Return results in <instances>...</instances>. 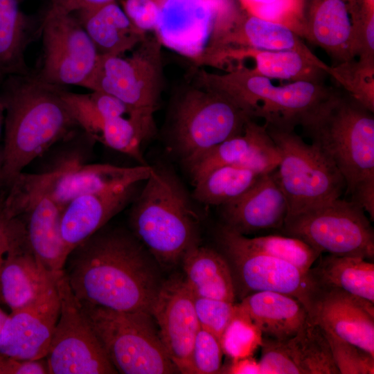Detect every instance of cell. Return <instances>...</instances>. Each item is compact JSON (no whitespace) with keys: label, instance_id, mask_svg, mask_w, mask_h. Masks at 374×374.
Returning a JSON list of instances; mask_svg holds the SVG:
<instances>
[{"label":"cell","instance_id":"6da1fadb","mask_svg":"<svg viewBox=\"0 0 374 374\" xmlns=\"http://www.w3.org/2000/svg\"><path fill=\"white\" fill-rule=\"evenodd\" d=\"M153 258L131 231L105 225L69 252L62 271L80 303L150 313L162 284Z\"/></svg>","mask_w":374,"mask_h":374},{"label":"cell","instance_id":"7a4b0ae2","mask_svg":"<svg viewBox=\"0 0 374 374\" xmlns=\"http://www.w3.org/2000/svg\"><path fill=\"white\" fill-rule=\"evenodd\" d=\"M0 99L4 109L0 184L8 187L55 143L80 127L61 96L60 86L36 75H7Z\"/></svg>","mask_w":374,"mask_h":374},{"label":"cell","instance_id":"3957f363","mask_svg":"<svg viewBox=\"0 0 374 374\" xmlns=\"http://www.w3.org/2000/svg\"><path fill=\"white\" fill-rule=\"evenodd\" d=\"M132 202V233L159 263L170 266L198 244L199 215L186 189L170 170L154 167Z\"/></svg>","mask_w":374,"mask_h":374},{"label":"cell","instance_id":"277c9868","mask_svg":"<svg viewBox=\"0 0 374 374\" xmlns=\"http://www.w3.org/2000/svg\"><path fill=\"white\" fill-rule=\"evenodd\" d=\"M270 79L244 70L224 74L201 71L197 81L230 97L251 118L267 127L294 130L309 124L335 90L322 80H299L276 85Z\"/></svg>","mask_w":374,"mask_h":374},{"label":"cell","instance_id":"5b68a950","mask_svg":"<svg viewBox=\"0 0 374 374\" xmlns=\"http://www.w3.org/2000/svg\"><path fill=\"white\" fill-rule=\"evenodd\" d=\"M303 129L339 170L346 193L374 184L373 112L335 91Z\"/></svg>","mask_w":374,"mask_h":374},{"label":"cell","instance_id":"8992f818","mask_svg":"<svg viewBox=\"0 0 374 374\" xmlns=\"http://www.w3.org/2000/svg\"><path fill=\"white\" fill-rule=\"evenodd\" d=\"M80 303L118 373H179L150 312L116 311Z\"/></svg>","mask_w":374,"mask_h":374},{"label":"cell","instance_id":"52a82bcc","mask_svg":"<svg viewBox=\"0 0 374 374\" xmlns=\"http://www.w3.org/2000/svg\"><path fill=\"white\" fill-rule=\"evenodd\" d=\"M240 12L234 0H163L155 37L196 64L208 65Z\"/></svg>","mask_w":374,"mask_h":374},{"label":"cell","instance_id":"ba28073f","mask_svg":"<svg viewBox=\"0 0 374 374\" xmlns=\"http://www.w3.org/2000/svg\"><path fill=\"white\" fill-rule=\"evenodd\" d=\"M250 119L227 95L197 81L179 98L175 109L171 132L175 149L188 166L242 133Z\"/></svg>","mask_w":374,"mask_h":374},{"label":"cell","instance_id":"9c48e42d","mask_svg":"<svg viewBox=\"0 0 374 374\" xmlns=\"http://www.w3.org/2000/svg\"><path fill=\"white\" fill-rule=\"evenodd\" d=\"M266 127L280 154L274 175L287 202V217L341 197L345 180L317 145L305 143L294 130Z\"/></svg>","mask_w":374,"mask_h":374},{"label":"cell","instance_id":"30bf717a","mask_svg":"<svg viewBox=\"0 0 374 374\" xmlns=\"http://www.w3.org/2000/svg\"><path fill=\"white\" fill-rule=\"evenodd\" d=\"M152 166L132 167L71 161L40 173H20L8 186L10 206L21 211L31 198L46 195L62 208L76 197L119 186L139 184L150 176Z\"/></svg>","mask_w":374,"mask_h":374},{"label":"cell","instance_id":"8fae6325","mask_svg":"<svg viewBox=\"0 0 374 374\" xmlns=\"http://www.w3.org/2000/svg\"><path fill=\"white\" fill-rule=\"evenodd\" d=\"M364 209L341 197L286 217L280 231L321 254L358 256L373 261L374 230Z\"/></svg>","mask_w":374,"mask_h":374},{"label":"cell","instance_id":"7c38bea8","mask_svg":"<svg viewBox=\"0 0 374 374\" xmlns=\"http://www.w3.org/2000/svg\"><path fill=\"white\" fill-rule=\"evenodd\" d=\"M161 44L146 37L130 55H100L82 87L108 93L123 101L134 116L154 120L162 84Z\"/></svg>","mask_w":374,"mask_h":374},{"label":"cell","instance_id":"4fadbf2b","mask_svg":"<svg viewBox=\"0 0 374 374\" xmlns=\"http://www.w3.org/2000/svg\"><path fill=\"white\" fill-rule=\"evenodd\" d=\"M56 287L60 315L46 356L49 374L118 373L63 271Z\"/></svg>","mask_w":374,"mask_h":374},{"label":"cell","instance_id":"5bb4252c","mask_svg":"<svg viewBox=\"0 0 374 374\" xmlns=\"http://www.w3.org/2000/svg\"><path fill=\"white\" fill-rule=\"evenodd\" d=\"M220 251L230 267L235 298L257 292H275L299 300L308 314L318 287L308 271L280 259L247 249L229 238L219 227L216 233Z\"/></svg>","mask_w":374,"mask_h":374},{"label":"cell","instance_id":"9a60e30c","mask_svg":"<svg viewBox=\"0 0 374 374\" xmlns=\"http://www.w3.org/2000/svg\"><path fill=\"white\" fill-rule=\"evenodd\" d=\"M44 50L39 80L53 85L82 87L96 65L99 53L73 14L47 11L41 24Z\"/></svg>","mask_w":374,"mask_h":374},{"label":"cell","instance_id":"2e32d148","mask_svg":"<svg viewBox=\"0 0 374 374\" xmlns=\"http://www.w3.org/2000/svg\"><path fill=\"white\" fill-rule=\"evenodd\" d=\"M194 298L184 278L171 277L162 283L150 308L168 356L184 374H193L191 353L200 328Z\"/></svg>","mask_w":374,"mask_h":374},{"label":"cell","instance_id":"e0dca14e","mask_svg":"<svg viewBox=\"0 0 374 374\" xmlns=\"http://www.w3.org/2000/svg\"><path fill=\"white\" fill-rule=\"evenodd\" d=\"M59 315L55 281L33 301L8 314L0 332V353L15 359L46 357Z\"/></svg>","mask_w":374,"mask_h":374},{"label":"cell","instance_id":"ac0fdd59","mask_svg":"<svg viewBox=\"0 0 374 374\" xmlns=\"http://www.w3.org/2000/svg\"><path fill=\"white\" fill-rule=\"evenodd\" d=\"M260 374H339L321 327L310 318L290 338L262 337Z\"/></svg>","mask_w":374,"mask_h":374},{"label":"cell","instance_id":"d6986e66","mask_svg":"<svg viewBox=\"0 0 374 374\" xmlns=\"http://www.w3.org/2000/svg\"><path fill=\"white\" fill-rule=\"evenodd\" d=\"M354 0H306L299 33L341 63L356 57Z\"/></svg>","mask_w":374,"mask_h":374},{"label":"cell","instance_id":"ffe728a7","mask_svg":"<svg viewBox=\"0 0 374 374\" xmlns=\"http://www.w3.org/2000/svg\"><path fill=\"white\" fill-rule=\"evenodd\" d=\"M280 160L266 125L250 119L242 133L215 146L187 167L194 185L220 166L237 165L264 175L275 170Z\"/></svg>","mask_w":374,"mask_h":374},{"label":"cell","instance_id":"44dd1931","mask_svg":"<svg viewBox=\"0 0 374 374\" xmlns=\"http://www.w3.org/2000/svg\"><path fill=\"white\" fill-rule=\"evenodd\" d=\"M309 317L374 356V303L337 288L318 287Z\"/></svg>","mask_w":374,"mask_h":374},{"label":"cell","instance_id":"7402d4cb","mask_svg":"<svg viewBox=\"0 0 374 374\" xmlns=\"http://www.w3.org/2000/svg\"><path fill=\"white\" fill-rule=\"evenodd\" d=\"M209 66L226 72L244 70L270 79L322 80L330 68L294 51H268L244 46H227L220 50Z\"/></svg>","mask_w":374,"mask_h":374},{"label":"cell","instance_id":"603a6c76","mask_svg":"<svg viewBox=\"0 0 374 374\" xmlns=\"http://www.w3.org/2000/svg\"><path fill=\"white\" fill-rule=\"evenodd\" d=\"M221 224L243 235L280 231L288 213L285 196L274 170L262 175L239 197L219 206Z\"/></svg>","mask_w":374,"mask_h":374},{"label":"cell","instance_id":"cb8c5ba5","mask_svg":"<svg viewBox=\"0 0 374 374\" xmlns=\"http://www.w3.org/2000/svg\"><path fill=\"white\" fill-rule=\"evenodd\" d=\"M137 185L84 194L69 202L61 215V234L67 253L131 203Z\"/></svg>","mask_w":374,"mask_h":374},{"label":"cell","instance_id":"d4e9b609","mask_svg":"<svg viewBox=\"0 0 374 374\" xmlns=\"http://www.w3.org/2000/svg\"><path fill=\"white\" fill-rule=\"evenodd\" d=\"M57 277L51 274L32 251L26 228L0 267V305L10 312L36 299Z\"/></svg>","mask_w":374,"mask_h":374},{"label":"cell","instance_id":"484cf974","mask_svg":"<svg viewBox=\"0 0 374 374\" xmlns=\"http://www.w3.org/2000/svg\"><path fill=\"white\" fill-rule=\"evenodd\" d=\"M62 211L50 197L39 195L29 199L19 215L32 251L55 277L62 273L68 256L61 234Z\"/></svg>","mask_w":374,"mask_h":374},{"label":"cell","instance_id":"4316f807","mask_svg":"<svg viewBox=\"0 0 374 374\" xmlns=\"http://www.w3.org/2000/svg\"><path fill=\"white\" fill-rule=\"evenodd\" d=\"M262 337L286 339L294 336L310 318L297 299L275 292H257L237 303Z\"/></svg>","mask_w":374,"mask_h":374},{"label":"cell","instance_id":"83f0119b","mask_svg":"<svg viewBox=\"0 0 374 374\" xmlns=\"http://www.w3.org/2000/svg\"><path fill=\"white\" fill-rule=\"evenodd\" d=\"M78 19L100 55H123L147 37L130 20L116 1L77 10Z\"/></svg>","mask_w":374,"mask_h":374},{"label":"cell","instance_id":"f1b7e54d","mask_svg":"<svg viewBox=\"0 0 374 374\" xmlns=\"http://www.w3.org/2000/svg\"><path fill=\"white\" fill-rule=\"evenodd\" d=\"M181 260L184 278L195 296L235 303L230 267L219 250L196 244L188 249Z\"/></svg>","mask_w":374,"mask_h":374},{"label":"cell","instance_id":"f546056e","mask_svg":"<svg viewBox=\"0 0 374 374\" xmlns=\"http://www.w3.org/2000/svg\"><path fill=\"white\" fill-rule=\"evenodd\" d=\"M244 46L268 51H294L321 61L285 24L241 11L226 36L222 48Z\"/></svg>","mask_w":374,"mask_h":374},{"label":"cell","instance_id":"4dcf8cb0","mask_svg":"<svg viewBox=\"0 0 374 374\" xmlns=\"http://www.w3.org/2000/svg\"><path fill=\"white\" fill-rule=\"evenodd\" d=\"M308 273L317 287L339 289L374 303L373 261L358 256L321 254Z\"/></svg>","mask_w":374,"mask_h":374},{"label":"cell","instance_id":"1f68e13d","mask_svg":"<svg viewBox=\"0 0 374 374\" xmlns=\"http://www.w3.org/2000/svg\"><path fill=\"white\" fill-rule=\"evenodd\" d=\"M22 0H0V75H28L26 49L35 32Z\"/></svg>","mask_w":374,"mask_h":374},{"label":"cell","instance_id":"d6a6232c","mask_svg":"<svg viewBox=\"0 0 374 374\" xmlns=\"http://www.w3.org/2000/svg\"><path fill=\"white\" fill-rule=\"evenodd\" d=\"M262 175L237 165L220 166L194 184L193 197L203 204L220 206L243 195Z\"/></svg>","mask_w":374,"mask_h":374},{"label":"cell","instance_id":"836d02e7","mask_svg":"<svg viewBox=\"0 0 374 374\" xmlns=\"http://www.w3.org/2000/svg\"><path fill=\"white\" fill-rule=\"evenodd\" d=\"M233 241L250 250L286 261L307 272L321 255L303 240L287 235H267L249 238L220 224Z\"/></svg>","mask_w":374,"mask_h":374},{"label":"cell","instance_id":"e575fe53","mask_svg":"<svg viewBox=\"0 0 374 374\" xmlns=\"http://www.w3.org/2000/svg\"><path fill=\"white\" fill-rule=\"evenodd\" d=\"M332 77L356 102L374 112V60L358 58L330 66Z\"/></svg>","mask_w":374,"mask_h":374},{"label":"cell","instance_id":"d590c367","mask_svg":"<svg viewBox=\"0 0 374 374\" xmlns=\"http://www.w3.org/2000/svg\"><path fill=\"white\" fill-rule=\"evenodd\" d=\"M150 139L143 128L130 116L105 120L98 141L107 147L129 156L140 165H148L141 145Z\"/></svg>","mask_w":374,"mask_h":374},{"label":"cell","instance_id":"8d00e7d4","mask_svg":"<svg viewBox=\"0 0 374 374\" xmlns=\"http://www.w3.org/2000/svg\"><path fill=\"white\" fill-rule=\"evenodd\" d=\"M262 340L261 332L236 303L235 314L220 339L224 355L231 359L252 356Z\"/></svg>","mask_w":374,"mask_h":374},{"label":"cell","instance_id":"74e56055","mask_svg":"<svg viewBox=\"0 0 374 374\" xmlns=\"http://www.w3.org/2000/svg\"><path fill=\"white\" fill-rule=\"evenodd\" d=\"M323 329L339 374H373L374 356Z\"/></svg>","mask_w":374,"mask_h":374},{"label":"cell","instance_id":"f35d334b","mask_svg":"<svg viewBox=\"0 0 374 374\" xmlns=\"http://www.w3.org/2000/svg\"><path fill=\"white\" fill-rule=\"evenodd\" d=\"M223 355L220 340L211 332L199 328L191 353L193 374L220 373Z\"/></svg>","mask_w":374,"mask_h":374},{"label":"cell","instance_id":"ab89813d","mask_svg":"<svg viewBox=\"0 0 374 374\" xmlns=\"http://www.w3.org/2000/svg\"><path fill=\"white\" fill-rule=\"evenodd\" d=\"M194 305L200 328L215 335L220 340L236 310V303L194 296Z\"/></svg>","mask_w":374,"mask_h":374},{"label":"cell","instance_id":"60d3db41","mask_svg":"<svg viewBox=\"0 0 374 374\" xmlns=\"http://www.w3.org/2000/svg\"><path fill=\"white\" fill-rule=\"evenodd\" d=\"M163 0H122L121 7L132 23L147 34L154 32Z\"/></svg>","mask_w":374,"mask_h":374},{"label":"cell","instance_id":"b9f144b4","mask_svg":"<svg viewBox=\"0 0 374 374\" xmlns=\"http://www.w3.org/2000/svg\"><path fill=\"white\" fill-rule=\"evenodd\" d=\"M93 109L104 121L118 116H132V112L123 101L114 96L100 91L87 93Z\"/></svg>","mask_w":374,"mask_h":374},{"label":"cell","instance_id":"7bdbcfd3","mask_svg":"<svg viewBox=\"0 0 374 374\" xmlns=\"http://www.w3.org/2000/svg\"><path fill=\"white\" fill-rule=\"evenodd\" d=\"M24 230L25 224L21 216L10 217L3 208L0 213V267Z\"/></svg>","mask_w":374,"mask_h":374},{"label":"cell","instance_id":"ee69618b","mask_svg":"<svg viewBox=\"0 0 374 374\" xmlns=\"http://www.w3.org/2000/svg\"><path fill=\"white\" fill-rule=\"evenodd\" d=\"M49 374L46 357L32 359L8 358L4 374Z\"/></svg>","mask_w":374,"mask_h":374},{"label":"cell","instance_id":"f6af8a7d","mask_svg":"<svg viewBox=\"0 0 374 374\" xmlns=\"http://www.w3.org/2000/svg\"><path fill=\"white\" fill-rule=\"evenodd\" d=\"M48 11L56 13L71 14L77 10L102 6L116 0H50Z\"/></svg>","mask_w":374,"mask_h":374},{"label":"cell","instance_id":"bcb514c9","mask_svg":"<svg viewBox=\"0 0 374 374\" xmlns=\"http://www.w3.org/2000/svg\"><path fill=\"white\" fill-rule=\"evenodd\" d=\"M220 373L260 374V368L258 362L252 356H248L231 359L227 366H222Z\"/></svg>","mask_w":374,"mask_h":374},{"label":"cell","instance_id":"7dc6e473","mask_svg":"<svg viewBox=\"0 0 374 374\" xmlns=\"http://www.w3.org/2000/svg\"><path fill=\"white\" fill-rule=\"evenodd\" d=\"M8 357L0 353V374H4V371L8 360Z\"/></svg>","mask_w":374,"mask_h":374},{"label":"cell","instance_id":"c3c4849f","mask_svg":"<svg viewBox=\"0 0 374 374\" xmlns=\"http://www.w3.org/2000/svg\"><path fill=\"white\" fill-rule=\"evenodd\" d=\"M8 314H6L0 306V332L8 318Z\"/></svg>","mask_w":374,"mask_h":374},{"label":"cell","instance_id":"681fc988","mask_svg":"<svg viewBox=\"0 0 374 374\" xmlns=\"http://www.w3.org/2000/svg\"><path fill=\"white\" fill-rule=\"evenodd\" d=\"M6 193L0 195V213L3 208V203L5 199Z\"/></svg>","mask_w":374,"mask_h":374},{"label":"cell","instance_id":"f907efd6","mask_svg":"<svg viewBox=\"0 0 374 374\" xmlns=\"http://www.w3.org/2000/svg\"><path fill=\"white\" fill-rule=\"evenodd\" d=\"M3 114H4V109H3L2 102L0 99V132H1V118H2Z\"/></svg>","mask_w":374,"mask_h":374},{"label":"cell","instance_id":"816d5d0a","mask_svg":"<svg viewBox=\"0 0 374 374\" xmlns=\"http://www.w3.org/2000/svg\"><path fill=\"white\" fill-rule=\"evenodd\" d=\"M1 168H2V152H1V148H0V180H1Z\"/></svg>","mask_w":374,"mask_h":374}]
</instances>
